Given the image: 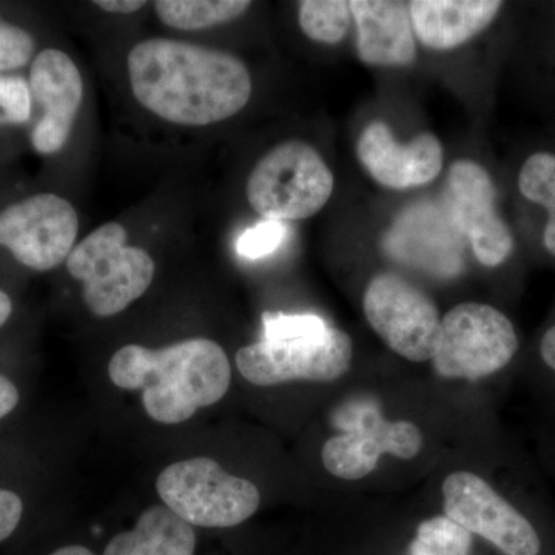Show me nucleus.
Segmentation results:
<instances>
[{
  "mask_svg": "<svg viewBox=\"0 0 555 555\" xmlns=\"http://www.w3.org/2000/svg\"><path fill=\"white\" fill-rule=\"evenodd\" d=\"M353 343L315 313H262V337L241 347L235 361L251 385L334 382L349 371Z\"/></svg>",
  "mask_w": 555,
  "mask_h": 555,
  "instance_id": "nucleus-3",
  "label": "nucleus"
},
{
  "mask_svg": "<svg viewBox=\"0 0 555 555\" xmlns=\"http://www.w3.org/2000/svg\"><path fill=\"white\" fill-rule=\"evenodd\" d=\"M94 5L108 11V13L131 14L141 10L145 2H142V0H96Z\"/></svg>",
  "mask_w": 555,
  "mask_h": 555,
  "instance_id": "nucleus-28",
  "label": "nucleus"
},
{
  "mask_svg": "<svg viewBox=\"0 0 555 555\" xmlns=\"http://www.w3.org/2000/svg\"><path fill=\"white\" fill-rule=\"evenodd\" d=\"M358 57L375 67H408L416 57L414 30L406 3L352 0Z\"/></svg>",
  "mask_w": 555,
  "mask_h": 555,
  "instance_id": "nucleus-15",
  "label": "nucleus"
},
{
  "mask_svg": "<svg viewBox=\"0 0 555 555\" xmlns=\"http://www.w3.org/2000/svg\"><path fill=\"white\" fill-rule=\"evenodd\" d=\"M518 349L505 313L481 302H462L441 318L433 363L444 378L478 379L506 366Z\"/></svg>",
  "mask_w": 555,
  "mask_h": 555,
  "instance_id": "nucleus-7",
  "label": "nucleus"
},
{
  "mask_svg": "<svg viewBox=\"0 0 555 555\" xmlns=\"http://www.w3.org/2000/svg\"><path fill=\"white\" fill-rule=\"evenodd\" d=\"M30 116V86L20 76L0 75V124H24Z\"/></svg>",
  "mask_w": 555,
  "mask_h": 555,
  "instance_id": "nucleus-24",
  "label": "nucleus"
},
{
  "mask_svg": "<svg viewBox=\"0 0 555 555\" xmlns=\"http://www.w3.org/2000/svg\"><path fill=\"white\" fill-rule=\"evenodd\" d=\"M195 547L192 525L167 506H152L131 531L109 540L104 555H193Z\"/></svg>",
  "mask_w": 555,
  "mask_h": 555,
  "instance_id": "nucleus-18",
  "label": "nucleus"
},
{
  "mask_svg": "<svg viewBox=\"0 0 555 555\" xmlns=\"http://www.w3.org/2000/svg\"><path fill=\"white\" fill-rule=\"evenodd\" d=\"M156 489L178 517L201 528H232L254 516L261 502L257 486L230 476L207 456L184 460L159 474Z\"/></svg>",
  "mask_w": 555,
  "mask_h": 555,
  "instance_id": "nucleus-6",
  "label": "nucleus"
},
{
  "mask_svg": "<svg viewBox=\"0 0 555 555\" xmlns=\"http://www.w3.org/2000/svg\"><path fill=\"white\" fill-rule=\"evenodd\" d=\"M286 235L287 225L284 222L264 219L240 236L236 241V251L247 259L264 258L283 244Z\"/></svg>",
  "mask_w": 555,
  "mask_h": 555,
  "instance_id": "nucleus-23",
  "label": "nucleus"
},
{
  "mask_svg": "<svg viewBox=\"0 0 555 555\" xmlns=\"http://www.w3.org/2000/svg\"><path fill=\"white\" fill-rule=\"evenodd\" d=\"M444 514L506 555H539L534 526L473 473L451 474L443 483Z\"/></svg>",
  "mask_w": 555,
  "mask_h": 555,
  "instance_id": "nucleus-11",
  "label": "nucleus"
},
{
  "mask_svg": "<svg viewBox=\"0 0 555 555\" xmlns=\"http://www.w3.org/2000/svg\"><path fill=\"white\" fill-rule=\"evenodd\" d=\"M298 20L308 38L335 46L345 39L353 16L345 0H302L298 3Z\"/></svg>",
  "mask_w": 555,
  "mask_h": 555,
  "instance_id": "nucleus-21",
  "label": "nucleus"
},
{
  "mask_svg": "<svg viewBox=\"0 0 555 555\" xmlns=\"http://www.w3.org/2000/svg\"><path fill=\"white\" fill-rule=\"evenodd\" d=\"M167 27L177 30H204L240 17L250 9L247 0H159L153 3Z\"/></svg>",
  "mask_w": 555,
  "mask_h": 555,
  "instance_id": "nucleus-19",
  "label": "nucleus"
},
{
  "mask_svg": "<svg viewBox=\"0 0 555 555\" xmlns=\"http://www.w3.org/2000/svg\"><path fill=\"white\" fill-rule=\"evenodd\" d=\"M363 309L367 323L398 356L415 363L433 360L441 317L422 288L396 273H382L369 283Z\"/></svg>",
  "mask_w": 555,
  "mask_h": 555,
  "instance_id": "nucleus-9",
  "label": "nucleus"
},
{
  "mask_svg": "<svg viewBox=\"0 0 555 555\" xmlns=\"http://www.w3.org/2000/svg\"><path fill=\"white\" fill-rule=\"evenodd\" d=\"M127 68L139 104L178 126L221 122L250 100V73L228 51L181 40L149 39L131 49Z\"/></svg>",
  "mask_w": 555,
  "mask_h": 555,
  "instance_id": "nucleus-1",
  "label": "nucleus"
},
{
  "mask_svg": "<svg viewBox=\"0 0 555 555\" xmlns=\"http://www.w3.org/2000/svg\"><path fill=\"white\" fill-rule=\"evenodd\" d=\"M108 377L120 389L142 390L153 420L179 425L228 393L232 367L217 343L192 338L163 349L124 346L109 360Z\"/></svg>",
  "mask_w": 555,
  "mask_h": 555,
  "instance_id": "nucleus-2",
  "label": "nucleus"
},
{
  "mask_svg": "<svg viewBox=\"0 0 555 555\" xmlns=\"http://www.w3.org/2000/svg\"><path fill=\"white\" fill-rule=\"evenodd\" d=\"M518 189L526 199L546 208L550 219L543 243L555 257V156L546 152L529 156L521 167Z\"/></svg>",
  "mask_w": 555,
  "mask_h": 555,
  "instance_id": "nucleus-20",
  "label": "nucleus"
},
{
  "mask_svg": "<svg viewBox=\"0 0 555 555\" xmlns=\"http://www.w3.org/2000/svg\"><path fill=\"white\" fill-rule=\"evenodd\" d=\"M448 215L456 232L470 241L486 268L505 262L514 247L513 233L495 211V188L488 170L474 160H456L448 175Z\"/></svg>",
  "mask_w": 555,
  "mask_h": 555,
  "instance_id": "nucleus-12",
  "label": "nucleus"
},
{
  "mask_svg": "<svg viewBox=\"0 0 555 555\" xmlns=\"http://www.w3.org/2000/svg\"><path fill=\"white\" fill-rule=\"evenodd\" d=\"M473 535L447 516L434 517L420 524L409 546L411 555H467Z\"/></svg>",
  "mask_w": 555,
  "mask_h": 555,
  "instance_id": "nucleus-22",
  "label": "nucleus"
},
{
  "mask_svg": "<svg viewBox=\"0 0 555 555\" xmlns=\"http://www.w3.org/2000/svg\"><path fill=\"white\" fill-rule=\"evenodd\" d=\"M24 505L20 495L0 489V542L9 539L20 525Z\"/></svg>",
  "mask_w": 555,
  "mask_h": 555,
  "instance_id": "nucleus-26",
  "label": "nucleus"
},
{
  "mask_svg": "<svg viewBox=\"0 0 555 555\" xmlns=\"http://www.w3.org/2000/svg\"><path fill=\"white\" fill-rule=\"evenodd\" d=\"M78 232L75 207L54 193H38L0 211V246L38 272L67 261Z\"/></svg>",
  "mask_w": 555,
  "mask_h": 555,
  "instance_id": "nucleus-10",
  "label": "nucleus"
},
{
  "mask_svg": "<svg viewBox=\"0 0 555 555\" xmlns=\"http://www.w3.org/2000/svg\"><path fill=\"white\" fill-rule=\"evenodd\" d=\"M427 207H415L404 211L398 219L387 241V250L393 258L411 264L412 268L425 270L430 275L455 276L462 270V257L456 248L460 233L454 224L438 215L433 230L426 229Z\"/></svg>",
  "mask_w": 555,
  "mask_h": 555,
  "instance_id": "nucleus-17",
  "label": "nucleus"
},
{
  "mask_svg": "<svg viewBox=\"0 0 555 555\" xmlns=\"http://www.w3.org/2000/svg\"><path fill=\"white\" fill-rule=\"evenodd\" d=\"M247 199L273 221H299L317 215L334 192V175L312 145L287 141L270 150L247 181Z\"/></svg>",
  "mask_w": 555,
  "mask_h": 555,
  "instance_id": "nucleus-5",
  "label": "nucleus"
},
{
  "mask_svg": "<svg viewBox=\"0 0 555 555\" xmlns=\"http://www.w3.org/2000/svg\"><path fill=\"white\" fill-rule=\"evenodd\" d=\"M357 155L371 177L392 190L429 184L443 169V147L429 131L400 144L382 120L369 124L357 142Z\"/></svg>",
  "mask_w": 555,
  "mask_h": 555,
  "instance_id": "nucleus-14",
  "label": "nucleus"
},
{
  "mask_svg": "<svg viewBox=\"0 0 555 555\" xmlns=\"http://www.w3.org/2000/svg\"><path fill=\"white\" fill-rule=\"evenodd\" d=\"M50 555H94L87 547L79 545L64 546L61 550L54 551L53 554Z\"/></svg>",
  "mask_w": 555,
  "mask_h": 555,
  "instance_id": "nucleus-31",
  "label": "nucleus"
},
{
  "mask_svg": "<svg viewBox=\"0 0 555 555\" xmlns=\"http://www.w3.org/2000/svg\"><path fill=\"white\" fill-rule=\"evenodd\" d=\"M69 275L83 284L82 298L96 317H113L147 292L155 276V261L147 251L127 246V232L107 222L73 248L67 258Z\"/></svg>",
  "mask_w": 555,
  "mask_h": 555,
  "instance_id": "nucleus-4",
  "label": "nucleus"
},
{
  "mask_svg": "<svg viewBox=\"0 0 555 555\" xmlns=\"http://www.w3.org/2000/svg\"><path fill=\"white\" fill-rule=\"evenodd\" d=\"M35 53L30 33L0 20V72L25 67Z\"/></svg>",
  "mask_w": 555,
  "mask_h": 555,
  "instance_id": "nucleus-25",
  "label": "nucleus"
},
{
  "mask_svg": "<svg viewBox=\"0 0 555 555\" xmlns=\"http://www.w3.org/2000/svg\"><path fill=\"white\" fill-rule=\"evenodd\" d=\"M11 312H13V302L5 292L0 291V327L9 321Z\"/></svg>",
  "mask_w": 555,
  "mask_h": 555,
  "instance_id": "nucleus-30",
  "label": "nucleus"
},
{
  "mask_svg": "<svg viewBox=\"0 0 555 555\" xmlns=\"http://www.w3.org/2000/svg\"><path fill=\"white\" fill-rule=\"evenodd\" d=\"M502 5L496 0H414L408 10L412 30L423 46L451 50L488 28Z\"/></svg>",
  "mask_w": 555,
  "mask_h": 555,
  "instance_id": "nucleus-16",
  "label": "nucleus"
},
{
  "mask_svg": "<svg viewBox=\"0 0 555 555\" xmlns=\"http://www.w3.org/2000/svg\"><path fill=\"white\" fill-rule=\"evenodd\" d=\"M20 403V390L9 377L0 374V418L9 415Z\"/></svg>",
  "mask_w": 555,
  "mask_h": 555,
  "instance_id": "nucleus-27",
  "label": "nucleus"
},
{
  "mask_svg": "<svg viewBox=\"0 0 555 555\" xmlns=\"http://www.w3.org/2000/svg\"><path fill=\"white\" fill-rule=\"evenodd\" d=\"M334 420L343 434L326 441L321 459L328 473L343 480L369 476L383 454L411 460L422 451L418 427L411 422H389L374 401H349L335 412Z\"/></svg>",
  "mask_w": 555,
  "mask_h": 555,
  "instance_id": "nucleus-8",
  "label": "nucleus"
},
{
  "mask_svg": "<svg viewBox=\"0 0 555 555\" xmlns=\"http://www.w3.org/2000/svg\"><path fill=\"white\" fill-rule=\"evenodd\" d=\"M28 86L43 109L42 119L33 130V147L42 155H53L68 141L82 104V76L68 54L47 49L33 61Z\"/></svg>",
  "mask_w": 555,
  "mask_h": 555,
  "instance_id": "nucleus-13",
  "label": "nucleus"
},
{
  "mask_svg": "<svg viewBox=\"0 0 555 555\" xmlns=\"http://www.w3.org/2000/svg\"><path fill=\"white\" fill-rule=\"evenodd\" d=\"M540 350H542V357L547 366L555 371V326L546 332L545 337L542 339Z\"/></svg>",
  "mask_w": 555,
  "mask_h": 555,
  "instance_id": "nucleus-29",
  "label": "nucleus"
}]
</instances>
